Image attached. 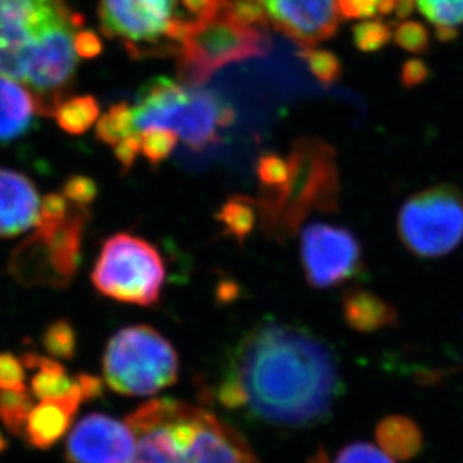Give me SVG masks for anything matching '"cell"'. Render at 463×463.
I'll use <instances>...</instances> for the list:
<instances>
[{"label":"cell","mask_w":463,"mask_h":463,"mask_svg":"<svg viewBox=\"0 0 463 463\" xmlns=\"http://www.w3.org/2000/svg\"><path fill=\"white\" fill-rule=\"evenodd\" d=\"M77 383L80 387L83 402L95 401L104 394V383L99 376L90 373H79L76 376Z\"/></svg>","instance_id":"ab89813d"},{"label":"cell","mask_w":463,"mask_h":463,"mask_svg":"<svg viewBox=\"0 0 463 463\" xmlns=\"http://www.w3.org/2000/svg\"><path fill=\"white\" fill-rule=\"evenodd\" d=\"M392 32L381 20H365L354 27V41L361 52H378L390 43Z\"/></svg>","instance_id":"4dcf8cb0"},{"label":"cell","mask_w":463,"mask_h":463,"mask_svg":"<svg viewBox=\"0 0 463 463\" xmlns=\"http://www.w3.org/2000/svg\"><path fill=\"white\" fill-rule=\"evenodd\" d=\"M88 208L70 211L67 220L50 232L35 231L14 250L9 260L11 276L24 286L67 288L74 280L81 262V244Z\"/></svg>","instance_id":"8fae6325"},{"label":"cell","mask_w":463,"mask_h":463,"mask_svg":"<svg viewBox=\"0 0 463 463\" xmlns=\"http://www.w3.org/2000/svg\"><path fill=\"white\" fill-rule=\"evenodd\" d=\"M59 128L70 136L88 133L99 118V104L92 95L63 99L53 113Z\"/></svg>","instance_id":"7402d4cb"},{"label":"cell","mask_w":463,"mask_h":463,"mask_svg":"<svg viewBox=\"0 0 463 463\" xmlns=\"http://www.w3.org/2000/svg\"><path fill=\"white\" fill-rule=\"evenodd\" d=\"M392 40L405 52L410 53H424L430 45V33L428 27L414 20H405L392 32Z\"/></svg>","instance_id":"1f68e13d"},{"label":"cell","mask_w":463,"mask_h":463,"mask_svg":"<svg viewBox=\"0 0 463 463\" xmlns=\"http://www.w3.org/2000/svg\"><path fill=\"white\" fill-rule=\"evenodd\" d=\"M38 115L35 95L22 83L0 76V146L26 136Z\"/></svg>","instance_id":"e0dca14e"},{"label":"cell","mask_w":463,"mask_h":463,"mask_svg":"<svg viewBox=\"0 0 463 463\" xmlns=\"http://www.w3.org/2000/svg\"><path fill=\"white\" fill-rule=\"evenodd\" d=\"M414 0H340L344 18L396 17L406 18L414 9Z\"/></svg>","instance_id":"484cf974"},{"label":"cell","mask_w":463,"mask_h":463,"mask_svg":"<svg viewBox=\"0 0 463 463\" xmlns=\"http://www.w3.org/2000/svg\"><path fill=\"white\" fill-rule=\"evenodd\" d=\"M288 158L290 175L285 187L256 199L262 231L280 244L298 233L308 215L335 213L339 208L340 172L328 143L317 137L298 138Z\"/></svg>","instance_id":"5b68a950"},{"label":"cell","mask_w":463,"mask_h":463,"mask_svg":"<svg viewBox=\"0 0 463 463\" xmlns=\"http://www.w3.org/2000/svg\"><path fill=\"white\" fill-rule=\"evenodd\" d=\"M269 22L254 0H222L210 14L188 22L176 52L179 79L199 86L231 63L269 53Z\"/></svg>","instance_id":"277c9868"},{"label":"cell","mask_w":463,"mask_h":463,"mask_svg":"<svg viewBox=\"0 0 463 463\" xmlns=\"http://www.w3.org/2000/svg\"><path fill=\"white\" fill-rule=\"evenodd\" d=\"M342 313L347 326L358 333H376L396 326L399 313L378 294L361 288L346 290L342 298Z\"/></svg>","instance_id":"ac0fdd59"},{"label":"cell","mask_w":463,"mask_h":463,"mask_svg":"<svg viewBox=\"0 0 463 463\" xmlns=\"http://www.w3.org/2000/svg\"><path fill=\"white\" fill-rule=\"evenodd\" d=\"M26 372L22 360L9 352H0V390H24Z\"/></svg>","instance_id":"d590c367"},{"label":"cell","mask_w":463,"mask_h":463,"mask_svg":"<svg viewBox=\"0 0 463 463\" xmlns=\"http://www.w3.org/2000/svg\"><path fill=\"white\" fill-rule=\"evenodd\" d=\"M299 256L304 276L313 289H330L361 276L364 254L349 229L315 222L301 232Z\"/></svg>","instance_id":"7c38bea8"},{"label":"cell","mask_w":463,"mask_h":463,"mask_svg":"<svg viewBox=\"0 0 463 463\" xmlns=\"http://www.w3.org/2000/svg\"><path fill=\"white\" fill-rule=\"evenodd\" d=\"M219 402L228 410L245 408L244 392L233 374L228 373L220 383Z\"/></svg>","instance_id":"74e56055"},{"label":"cell","mask_w":463,"mask_h":463,"mask_svg":"<svg viewBox=\"0 0 463 463\" xmlns=\"http://www.w3.org/2000/svg\"><path fill=\"white\" fill-rule=\"evenodd\" d=\"M258 217L256 199L242 194L229 197L215 213V220L220 224L222 232L224 235L235 238L240 245L244 244L245 240L251 235L258 223Z\"/></svg>","instance_id":"44dd1931"},{"label":"cell","mask_w":463,"mask_h":463,"mask_svg":"<svg viewBox=\"0 0 463 463\" xmlns=\"http://www.w3.org/2000/svg\"><path fill=\"white\" fill-rule=\"evenodd\" d=\"M90 279L113 301L152 307L165 283V259L149 241L119 232L104 241Z\"/></svg>","instance_id":"ba28073f"},{"label":"cell","mask_w":463,"mask_h":463,"mask_svg":"<svg viewBox=\"0 0 463 463\" xmlns=\"http://www.w3.org/2000/svg\"><path fill=\"white\" fill-rule=\"evenodd\" d=\"M136 451L137 438L127 421L99 412L77 421L65 444L68 463H133Z\"/></svg>","instance_id":"4fadbf2b"},{"label":"cell","mask_w":463,"mask_h":463,"mask_svg":"<svg viewBox=\"0 0 463 463\" xmlns=\"http://www.w3.org/2000/svg\"><path fill=\"white\" fill-rule=\"evenodd\" d=\"M83 403L80 387L76 381V390L68 396L41 401L27 419L24 435L27 444L36 450H49L58 444L71 429L79 406Z\"/></svg>","instance_id":"2e32d148"},{"label":"cell","mask_w":463,"mask_h":463,"mask_svg":"<svg viewBox=\"0 0 463 463\" xmlns=\"http://www.w3.org/2000/svg\"><path fill=\"white\" fill-rule=\"evenodd\" d=\"M62 194L76 208H90L99 194V184L86 175H72L63 183Z\"/></svg>","instance_id":"836d02e7"},{"label":"cell","mask_w":463,"mask_h":463,"mask_svg":"<svg viewBox=\"0 0 463 463\" xmlns=\"http://www.w3.org/2000/svg\"><path fill=\"white\" fill-rule=\"evenodd\" d=\"M103 374L108 387L118 394L152 396L178 381V354L156 328L143 324L125 326L106 345Z\"/></svg>","instance_id":"52a82bcc"},{"label":"cell","mask_w":463,"mask_h":463,"mask_svg":"<svg viewBox=\"0 0 463 463\" xmlns=\"http://www.w3.org/2000/svg\"><path fill=\"white\" fill-rule=\"evenodd\" d=\"M229 373L240 383L250 414L281 428L324 423L342 392L339 364L328 345L306 328L280 322L247 333Z\"/></svg>","instance_id":"6da1fadb"},{"label":"cell","mask_w":463,"mask_h":463,"mask_svg":"<svg viewBox=\"0 0 463 463\" xmlns=\"http://www.w3.org/2000/svg\"><path fill=\"white\" fill-rule=\"evenodd\" d=\"M430 76L428 65L420 61V59H411L403 65L401 72L402 85L405 88H415V86L423 85Z\"/></svg>","instance_id":"f35d334b"},{"label":"cell","mask_w":463,"mask_h":463,"mask_svg":"<svg viewBox=\"0 0 463 463\" xmlns=\"http://www.w3.org/2000/svg\"><path fill=\"white\" fill-rule=\"evenodd\" d=\"M402 244L423 259L442 258L463 241V194L451 184L415 193L397 215Z\"/></svg>","instance_id":"30bf717a"},{"label":"cell","mask_w":463,"mask_h":463,"mask_svg":"<svg viewBox=\"0 0 463 463\" xmlns=\"http://www.w3.org/2000/svg\"><path fill=\"white\" fill-rule=\"evenodd\" d=\"M23 365L26 369H36L32 378V394L40 401L68 396L76 390V378H70L67 369L59 361L49 356L38 355L33 352L23 354Z\"/></svg>","instance_id":"ffe728a7"},{"label":"cell","mask_w":463,"mask_h":463,"mask_svg":"<svg viewBox=\"0 0 463 463\" xmlns=\"http://www.w3.org/2000/svg\"><path fill=\"white\" fill-rule=\"evenodd\" d=\"M6 447H8V441L5 439L4 435L0 432V453H4L6 450Z\"/></svg>","instance_id":"b9f144b4"},{"label":"cell","mask_w":463,"mask_h":463,"mask_svg":"<svg viewBox=\"0 0 463 463\" xmlns=\"http://www.w3.org/2000/svg\"><path fill=\"white\" fill-rule=\"evenodd\" d=\"M299 56L307 63L313 76L321 81L322 85H331L339 80L342 74V63L339 58L326 50H317L315 47L301 49Z\"/></svg>","instance_id":"f546056e"},{"label":"cell","mask_w":463,"mask_h":463,"mask_svg":"<svg viewBox=\"0 0 463 463\" xmlns=\"http://www.w3.org/2000/svg\"><path fill=\"white\" fill-rule=\"evenodd\" d=\"M308 463H330V460H328V458H326V451L317 450V455L313 456L312 460Z\"/></svg>","instance_id":"60d3db41"},{"label":"cell","mask_w":463,"mask_h":463,"mask_svg":"<svg viewBox=\"0 0 463 463\" xmlns=\"http://www.w3.org/2000/svg\"><path fill=\"white\" fill-rule=\"evenodd\" d=\"M70 206L63 194L59 193H49L41 201L40 214L36 220V231L50 232L58 228L67 220L70 214Z\"/></svg>","instance_id":"d6a6232c"},{"label":"cell","mask_w":463,"mask_h":463,"mask_svg":"<svg viewBox=\"0 0 463 463\" xmlns=\"http://www.w3.org/2000/svg\"><path fill=\"white\" fill-rule=\"evenodd\" d=\"M137 131L167 128L194 151L220 142V131L235 122V110L214 90L156 77L147 81L133 106Z\"/></svg>","instance_id":"8992f818"},{"label":"cell","mask_w":463,"mask_h":463,"mask_svg":"<svg viewBox=\"0 0 463 463\" xmlns=\"http://www.w3.org/2000/svg\"><path fill=\"white\" fill-rule=\"evenodd\" d=\"M335 463H394L378 447L369 442H354L340 451Z\"/></svg>","instance_id":"e575fe53"},{"label":"cell","mask_w":463,"mask_h":463,"mask_svg":"<svg viewBox=\"0 0 463 463\" xmlns=\"http://www.w3.org/2000/svg\"><path fill=\"white\" fill-rule=\"evenodd\" d=\"M136 131L137 129L134 125L133 108L128 103L120 101L113 104L112 108L97 120L95 137L104 145L115 147L118 143Z\"/></svg>","instance_id":"cb8c5ba5"},{"label":"cell","mask_w":463,"mask_h":463,"mask_svg":"<svg viewBox=\"0 0 463 463\" xmlns=\"http://www.w3.org/2000/svg\"><path fill=\"white\" fill-rule=\"evenodd\" d=\"M290 163L288 156L274 151H265L256 160V178L262 194L276 193L289 181Z\"/></svg>","instance_id":"4316f807"},{"label":"cell","mask_w":463,"mask_h":463,"mask_svg":"<svg viewBox=\"0 0 463 463\" xmlns=\"http://www.w3.org/2000/svg\"><path fill=\"white\" fill-rule=\"evenodd\" d=\"M441 41L455 40L463 26V0H414Z\"/></svg>","instance_id":"603a6c76"},{"label":"cell","mask_w":463,"mask_h":463,"mask_svg":"<svg viewBox=\"0 0 463 463\" xmlns=\"http://www.w3.org/2000/svg\"><path fill=\"white\" fill-rule=\"evenodd\" d=\"M31 392L24 390H0V421L14 437H23L27 419L33 410Z\"/></svg>","instance_id":"d4e9b609"},{"label":"cell","mask_w":463,"mask_h":463,"mask_svg":"<svg viewBox=\"0 0 463 463\" xmlns=\"http://www.w3.org/2000/svg\"><path fill=\"white\" fill-rule=\"evenodd\" d=\"M178 136L172 129L151 128L142 134V154L152 167H158L169 160L178 143Z\"/></svg>","instance_id":"f1b7e54d"},{"label":"cell","mask_w":463,"mask_h":463,"mask_svg":"<svg viewBox=\"0 0 463 463\" xmlns=\"http://www.w3.org/2000/svg\"><path fill=\"white\" fill-rule=\"evenodd\" d=\"M104 35L134 59L176 54L188 23L181 0H99Z\"/></svg>","instance_id":"9c48e42d"},{"label":"cell","mask_w":463,"mask_h":463,"mask_svg":"<svg viewBox=\"0 0 463 463\" xmlns=\"http://www.w3.org/2000/svg\"><path fill=\"white\" fill-rule=\"evenodd\" d=\"M279 31L301 49L335 35L342 13L340 0H254Z\"/></svg>","instance_id":"5bb4252c"},{"label":"cell","mask_w":463,"mask_h":463,"mask_svg":"<svg viewBox=\"0 0 463 463\" xmlns=\"http://www.w3.org/2000/svg\"><path fill=\"white\" fill-rule=\"evenodd\" d=\"M41 345L54 358L72 360L77 352L76 328L68 319H56L41 335Z\"/></svg>","instance_id":"83f0119b"},{"label":"cell","mask_w":463,"mask_h":463,"mask_svg":"<svg viewBox=\"0 0 463 463\" xmlns=\"http://www.w3.org/2000/svg\"><path fill=\"white\" fill-rule=\"evenodd\" d=\"M125 421L137 438L133 463H260L236 429L187 402L154 399Z\"/></svg>","instance_id":"3957f363"},{"label":"cell","mask_w":463,"mask_h":463,"mask_svg":"<svg viewBox=\"0 0 463 463\" xmlns=\"http://www.w3.org/2000/svg\"><path fill=\"white\" fill-rule=\"evenodd\" d=\"M40 205V193L29 176L0 167V238H14L33 228Z\"/></svg>","instance_id":"9a60e30c"},{"label":"cell","mask_w":463,"mask_h":463,"mask_svg":"<svg viewBox=\"0 0 463 463\" xmlns=\"http://www.w3.org/2000/svg\"><path fill=\"white\" fill-rule=\"evenodd\" d=\"M376 441L392 460H410L421 450L423 435L412 420L392 415L378 424Z\"/></svg>","instance_id":"d6986e66"},{"label":"cell","mask_w":463,"mask_h":463,"mask_svg":"<svg viewBox=\"0 0 463 463\" xmlns=\"http://www.w3.org/2000/svg\"><path fill=\"white\" fill-rule=\"evenodd\" d=\"M83 24L68 0H0V76L26 86L41 116L74 85Z\"/></svg>","instance_id":"7a4b0ae2"},{"label":"cell","mask_w":463,"mask_h":463,"mask_svg":"<svg viewBox=\"0 0 463 463\" xmlns=\"http://www.w3.org/2000/svg\"><path fill=\"white\" fill-rule=\"evenodd\" d=\"M113 149H115L116 160L119 163L120 169L127 174L137 160L138 152L142 151V134L138 131L129 134L128 137L118 143Z\"/></svg>","instance_id":"8d00e7d4"}]
</instances>
